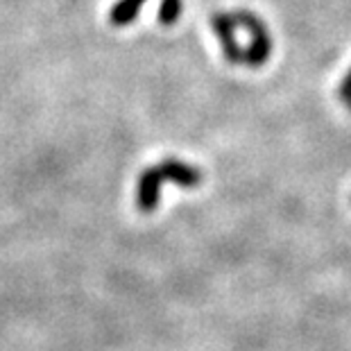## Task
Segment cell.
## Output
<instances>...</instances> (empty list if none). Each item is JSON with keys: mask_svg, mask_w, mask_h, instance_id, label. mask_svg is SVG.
<instances>
[{"mask_svg": "<svg viewBox=\"0 0 351 351\" xmlns=\"http://www.w3.org/2000/svg\"><path fill=\"white\" fill-rule=\"evenodd\" d=\"M202 170L191 166L182 159H175V156H168L156 166L145 168L141 173L138 182H136V206L138 211L143 213H154L156 206L161 202V186L166 182H173L184 186V189H195L202 184Z\"/></svg>", "mask_w": 351, "mask_h": 351, "instance_id": "6da1fadb", "label": "cell"}, {"mask_svg": "<svg viewBox=\"0 0 351 351\" xmlns=\"http://www.w3.org/2000/svg\"><path fill=\"white\" fill-rule=\"evenodd\" d=\"M231 16H234L236 25L243 27L245 32L250 34V48L245 50V59L243 64H247L250 69H261L267 59L272 55V36L267 32V27L263 25V21H261L256 14H252L247 10H236L231 12Z\"/></svg>", "mask_w": 351, "mask_h": 351, "instance_id": "7a4b0ae2", "label": "cell"}, {"mask_svg": "<svg viewBox=\"0 0 351 351\" xmlns=\"http://www.w3.org/2000/svg\"><path fill=\"white\" fill-rule=\"evenodd\" d=\"M211 27L220 41V48L225 52V59L231 64H243L245 50L236 39V21L229 12H215L211 16Z\"/></svg>", "mask_w": 351, "mask_h": 351, "instance_id": "3957f363", "label": "cell"}, {"mask_svg": "<svg viewBox=\"0 0 351 351\" xmlns=\"http://www.w3.org/2000/svg\"><path fill=\"white\" fill-rule=\"evenodd\" d=\"M145 3L147 0H118L109 12V23L116 27H125V25L134 23V19L138 16L141 7Z\"/></svg>", "mask_w": 351, "mask_h": 351, "instance_id": "277c9868", "label": "cell"}, {"mask_svg": "<svg viewBox=\"0 0 351 351\" xmlns=\"http://www.w3.org/2000/svg\"><path fill=\"white\" fill-rule=\"evenodd\" d=\"M184 3L182 0H161L159 7V23L161 25H175L182 19Z\"/></svg>", "mask_w": 351, "mask_h": 351, "instance_id": "5b68a950", "label": "cell"}, {"mask_svg": "<svg viewBox=\"0 0 351 351\" xmlns=\"http://www.w3.org/2000/svg\"><path fill=\"white\" fill-rule=\"evenodd\" d=\"M340 98L345 100L347 104L351 102V71L345 75V80H342V84H340Z\"/></svg>", "mask_w": 351, "mask_h": 351, "instance_id": "8992f818", "label": "cell"}, {"mask_svg": "<svg viewBox=\"0 0 351 351\" xmlns=\"http://www.w3.org/2000/svg\"><path fill=\"white\" fill-rule=\"evenodd\" d=\"M349 109H351V102H349Z\"/></svg>", "mask_w": 351, "mask_h": 351, "instance_id": "52a82bcc", "label": "cell"}]
</instances>
